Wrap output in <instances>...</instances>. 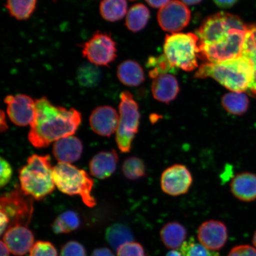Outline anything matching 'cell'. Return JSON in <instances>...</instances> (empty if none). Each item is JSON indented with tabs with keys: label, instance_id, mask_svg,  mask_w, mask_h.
Returning <instances> with one entry per match:
<instances>
[{
	"label": "cell",
	"instance_id": "cell-1",
	"mask_svg": "<svg viewBox=\"0 0 256 256\" xmlns=\"http://www.w3.org/2000/svg\"><path fill=\"white\" fill-rule=\"evenodd\" d=\"M35 111L28 140L38 149L73 136L82 122V114L78 110L54 105L46 97L35 100Z\"/></svg>",
	"mask_w": 256,
	"mask_h": 256
},
{
	"label": "cell",
	"instance_id": "cell-2",
	"mask_svg": "<svg viewBox=\"0 0 256 256\" xmlns=\"http://www.w3.org/2000/svg\"><path fill=\"white\" fill-rule=\"evenodd\" d=\"M194 78H210L229 90L244 92L248 91L254 78V68L248 60L240 56L219 62H204L200 66Z\"/></svg>",
	"mask_w": 256,
	"mask_h": 256
},
{
	"label": "cell",
	"instance_id": "cell-3",
	"mask_svg": "<svg viewBox=\"0 0 256 256\" xmlns=\"http://www.w3.org/2000/svg\"><path fill=\"white\" fill-rule=\"evenodd\" d=\"M50 155L34 154L19 171L20 190L25 196L40 200L55 190Z\"/></svg>",
	"mask_w": 256,
	"mask_h": 256
},
{
	"label": "cell",
	"instance_id": "cell-4",
	"mask_svg": "<svg viewBox=\"0 0 256 256\" xmlns=\"http://www.w3.org/2000/svg\"><path fill=\"white\" fill-rule=\"evenodd\" d=\"M54 180L62 193L70 196H79L90 208L96 206L92 196L94 181L84 170L80 169L70 163L58 162L53 168Z\"/></svg>",
	"mask_w": 256,
	"mask_h": 256
},
{
	"label": "cell",
	"instance_id": "cell-5",
	"mask_svg": "<svg viewBox=\"0 0 256 256\" xmlns=\"http://www.w3.org/2000/svg\"><path fill=\"white\" fill-rule=\"evenodd\" d=\"M164 55L175 68L192 72L198 66L199 38L196 34H172L166 36Z\"/></svg>",
	"mask_w": 256,
	"mask_h": 256
},
{
	"label": "cell",
	"instance_id": "cell-6",
	"mask_svg": "<svg viewBox=\"0 0 256 256\" xmlns=\"http://www.w3.org/2000/svg\"><path fill=\"white\" fill-rule=\"evenodd\" d=\"M120 99L116 142L120 152L127 153L132 148L133 140L138 132L140 114L138 104L130 92H122Z\"/></svg>",
	"mask_w": 256,
	"mask_h": 256
},
{
	"label": "cell",
	"instance_id": "cell-7",
	"mask_svg": "<svg viewBox=\"0 0 256 256\" xmlns=\"http://www.w3.org/2000/svg\"><path fill=\"white\" fill-rule=\"evenodd\" d=\"M238 16L226 12H219L208 16L196 32L199 38V46H212L226 40L233 32L238 28H246Z\"/></svg>",
	"mask_w": 256,
	"mask_h": 256
},
{
	"label": "cell",
	"instance_id": "cell-8",
	"mask_svg": "<svg viewBox=\"0 0 256 256\" xmlns=\"http://www.w3.org/2000/svg\"><path fill=\"white\" fill-rule=\"evenodd\" d=\"M81 46L83 56L96 66H108L116 58V42L106 32H95Z\"/></svg>",
	"mask_w": 256,
	"mask_h": 256
},
{
	"label": "cell",
	"instance_id": "cell-9",
	"mask_svg": "<svg viewBox=\"0 0 256 256\" xmlns=\"http://www.w3.org/2000/svg\"><path fill=\"white\" fill-rule=\"evenodd\" d=\"M246 31L247 28L236 30L228 39L222 42L212 46H199V56L206 62L215 63L241 56Z\"/></svg>",
	"mask_w": 256,
	"mask_h": 256
},
{
	"label": "cell",
	"instance_id": "cell-10",
	"mask_svg": "<svg viewBox=\"0 0 256 256\" xmlns=\"http://www.w3.org/2000/svg\"><path fill=\"white\" fill-rule=\"evenodd\" d=\"M21 190H16L2 194L0 200V212L10 220V226H26L30 222L34 207L32 198H26Z\"/></svg>",
	"mask_w": 256,
	"mask_h": 256
},
{
	"label": "cell",
	"instance_id": "cell-11",
	"mask_svg": "<svg viewBox=\"0 0 256 256\" xmlns=\"http://www.w3.org/2000/svg\"><path fill=\"white\" fill-rule=\"evenodd\" d=\"M193 181V176L186 166L176 164L163 171L160 185L164 193L169 196L177 197L186 194Z\"/></svg>",
	"mask_w": 256,
	"mask_h": 256
},
{
	"label": "cell",
	"instance_id": "cell-12",
	"mask_svg": "<svg viewBox=\"0 0 256 256\" xmlns=\"http://www.w3.org/2000/svg\"><path fill=\"white\" fill-rule=\"evenodd\" d=\"M190 10L178 0H172L160 8L158 20L162 30L172 34L183 30L190 24Z\"/></svg>",
	"mask_w": 256,
	"mask_h": 256
},
{
	"label": "cell",
	"instance_id": "cell-13",
	"mask_svg": "<svg viewBox=\"0 0 256 256\" xmlns=\"http://www.w3.org/2000/svg\"><path fill=\"white\" fill-rule=\"evenodd\" d=\"M7 113L16 126H26L33 122L35 117V100L30 96L19 94L8 95L4 98Z\"/></svg>",
	"mask_w": 256,
	"mask_h": 256
},
{
	"label": "cell",
	"instance_id": "cell-14",
	"mask_svg": "<svg viewBox=\"0 0 256 256\" xmlns=\"http://www.w3.org/2000/svg\"><path fill=\"white\" fill-rule=\"evenodd\" d=\"M198 238L204 247L212 251H218L228 240V229L226 224L220 220H207L199 227Z\"/></svg>",
	"mask_w": 256,
	"mask_h": 256
},
{
	"label": "cell",
	"instance_id": "cell-15",
	"mask_svg": "<svg viewBox=\"0 0 256 256\" xmlns=\"http://www.w3.org/2000/svg\"><path fill=\"white\" fill-rule=\"evenodd\" d=\"M89 122L94 133L102 136L110 137L116 132L119 115L110 106H102L92 112Z\"/></svg>",
	"mask_w": 256,
	"mask_h": 256
},
{
	"label": "cell",
	"instance_id": "cell-16",
	"mask_svg": "<svg viewBox=\"0 0 256 256\" xmlns=\"http://www.w3.org/2000/svg\"><path fill=\"white\" fill-rule=\"evenodd\" d=\"M34 236L27 226H14L6 230L2 242L9 251L16 256H24L30 251L34 244Z\"/></svg>",
	"mask_w": 256,
	"mask_h": 256
},
{
	"label": "cell",
	"instance_id": "cell-17",
	"mask_svg": "<svg viewBox=\"0 0 256 256\" xmlns=\"http://www.w3.org/2000/svg\"><path fill=\"white\" fill-rule=\"evenodd\" d=\"M230 191L236 199L244 202L256 200V174L242 172L236 174L230 184Z\"/></svg>",
	"mask_w": 256,
	"mask_h": 256
},
{
	"label": "cell",
	"instance_id": "cell-18",
	"mask_svg": "<svg viewBox=\"0 0 256 256\" xmlns=\"http://www.w3.org/2000/svg\"><path fill=\"white\" fill-rule=\"evenodd\" d=\"M83 146L81 140L72 136L60 139L54 142L53 154L58 162L71 163L81 158Z\"/></svg>",
	"mask_w": 256,
	"mask_h": 256
},
{
	"label": "cell",
	"instance_id": "cell-19",
	"mask_svg": "<svg viewBox=\"0 0 256 256\" xmlns=\"http://www.w3.org/2000/svg\"><path fill=\"white\" fill-rule=\"evenodd\" d=\"M118 160V153L114 150L98 152L89 162L90 172L98 179L110 178L116 171Z\"/></svg>",
	"mask_w": 256,
	"mask_h": 256
},
{
	"label": "cell",
	"instance_id": "cell-20",
	"mask_svg": "<svg viewBox=\"0 0 256 256\" xmlns=\"http://www.w3.org/2000/svg\"><path fill=\"white\" fill-rule=\"evenodd\" d=\"M180 88L177 79L170 74L159 76L154 80L152 92L156 100L166 104L175 100Z\"/></svg>",
	"mask_w": 256,
	"mask_h": 256
},
{
	"label": "cell",
	"instance_id": "cell-21",
	"mask_svg": "<svg viewBox=\"0 0 256 256\" xmlns=\"http://www.w3.org/2000/svg\"><path fill=\"white\" fill-rule=\"evenodd\" d=\"M117 76L123 84L136 87L145 81V74L142 66L133 60H126L120 64Z\"/></svg>",
	"mask_w": 256,
	"mask_h": 256
},
{
	"label": "cell",
	"instance_id": "cell-22",
	"mask_svg": "<svg viewBox=\"0 0 256 256\" xmlns=\"http://www.w3.org/2000/svg\"><path fill=\"white\" fill-rule=\"evenodd\" d=\"M186 236V229L178 222H168L162 227L160 231V238L163 244L171 250L181 247Z\"/></svg>",
	"mask_w": 256,
	"mask_h": 256
},
{
	"label": "cell",
	"instance_id": "cell-23",
	"mask_svg": "<svg viewBox=\"0 0 256 256\" xmlns=\"http://www.w3.org/2000/svg\"><path fill=\"white\" fill-rule=\"evenodd\" d=\"M241 56L248 60L252 64L254 78L248 91L252 96H256V24L248 26Z\"/></svg>",
	"mask_w": 256,
	"mask_h": 256
},
{
	"label": "cell",
	"instance_id": "cell-24",
	"mask_svg": "<svg viewBox=\"0 0 256 256\" xmlns=\"http://www.w3.org/2000/svg\"><path fill=\"white\" fill-rule=\"evenodd\" d=\"M222 104L230 114L242 116L248 112L250 102L248 96L244 92H232L222 96Z\"/></svg>",
	"mask_w": 256,
	"mask_h": 256
},
{
	"label": "cell",
	"instance_id": "cell-25",
	"mask_svg": "<svg viewBox=\"0 0 256 256\" xmlns=\"http://www.w3.org/2000/svg\"><path fill=\"white\" fill-rule=\"evenodd\" d=\"M150 16L149 10L145 5L140 3L134 5L127 12L126 26L131 32H140L148 24Z\"/></svg>",
	"mask_w": 256,
	"mask_h": 256
},
{
	"label": "cell",
	"instance_id": "cell-26",
	"mask_svg": "<svg viewBox=\"0 0 256 256\" xmlns=\"http://www.w3.org/2000/svg\"><path fill=\"white\" fill-rule=\"evenodd\" d=\"M105 238L108 244L117 251L122 246L132 242L134 236L128 226L117 223L108 226L106 230Z\"/></svg>",
	"mask_w": 256,
	"mask_h": 256
},
{
	"label": "cell",
	"instance_id": "cell-27",
	"mask_svg": "<svg viewBox=\"0 0 256 256\" xmlns=\"http://www.w3.org/2000/svg\"><path fill=\"white\" fill-rule=\"evenodd\" d=\"M100 14L104 20L115 22L122 20L127 14L126 0H102Z\"/></svg>",
	"mask_w": 256,
	"mask_h": 256
},
{
	"label": "cell",
	"instance_id": "cell-28",
	"mask_svg": "<svg viewBox=\"0 0 256 256\" xmlns=\"http://www.w3.org/2000/svg\"><path fill=\"white\" fill-rule=\"evenodd\" d=\"M36 4L37 0H7L6 8L12 17L25 20L34 14Z\"/></svg>",
	"mask_w": 256,
	"mask_h": 256
},
{
	"label": "cell",
	"instance_id": "cell-29",
	"mask_svg": "<svg viewBox=\"0 0 256 256\" xmlns=\"http://www.w3.org/2000/svg\"><path fill=\"white\" fill-rule=\"evenodd\" d=\"M81 220L78 214L73 210H67L60 214L52 225L53 232L57 234H67L80 228Z\"/></svg>",
	"mask_w": 256,
	"mask_h": 256
},
{
	"label": "cell",
	"instance_id": "cell-30",
	"mask_svg": "<svg viewBox=\"0 0 256 256\" xmlns=\"http://www.w3.org/2000/svg\"><path fill=\"white\" fill-rule=\"evenodd\" d=\"M101 78L100 69L91 63L82 64L76 72V79L79 84L86 88L96 87L101 81Z\"/></svg>",
	"mask_w": 256,
	"mask_h": 256
},
{
	"label": "cell",
	"instance_id": "cell-31",
	"mask_svg": "<svg viewBox=\"0 0 256 256\" xmlns=\"http://www.w3.org/2000/svg\"><path fill=\"white\" fill-rule=\"evenodd\" d=\"M123 174L130 180H137L146 176V168L142 158L132 156L124 160L122 168Z\"/></svg>",
	"mask_w": 256,
	"mask_h": 256
},
{
	"label": "cell",
	"instance_id": "cell-32",
	"mask_svg": "<svg viewBox=\"0 0 256 256\" xmlns=\"http://www.w3.org/2000/svg\"><path fill=\"white\" fill-rule=\"evenodd\" d=\"M146 66L152 68L149 72V76L154 79L159 76L174 71L175 70V67L169 62L164 54L158 57H150L147 62Z\"/></svg>",
	"mask_w": 256,
	"mask_h": 256
},
{
	"label": "cell",
	"instance_id": "cell-33",
	"mask_svg": "<svg viewBox=\"0 0 256 256\" xmlns=\"http://www.w3.org/2000/svg\"><path fill=\"white\" fill-rule=\"evenodd\" d=\"M180 251L183 256H220L219 252L207 248L193 238L184 242Z\"/></svg>",
	"mask_w": 256,
	"mask_h": 256
},
{
	"label": "cell",
	"instance_id": "cell-34",
	"mask_svg": "<svg viewBox=\"0 0 256 256\" xmlns=\"http://www.w3.org/2000/svg\"><path fill=\"white\" fill-rule=\"evenodd\" d=\"M30 256H58V252L52 243L38 241L31 248Z\"/></svg>",
	"mask_w": 256,
	"mask_h": 256
},
{
	"label": "cell",
	"instance_id": "cell-35",
	"mask_svg": "<svg viewBox=\"0 0 256 256\" xmlns=\"http://www.w3.org/2000/svg\"><path fill=\"white\" fill-rule=\"evenodd\" d=\"M116 256H146V250L140 243L131 242L118 250Z\"/></svg>",
	"mask_w": 256,
	"mask_h": 256
},
{
	"label": "cell",
	"instance_id": "cell-36",
	"mask_svg": "<svg viewBox=\"0 0 256 256\" xmlns=\"http://www.w3.org/2000/svg\"><path fill=\"white\" fill-rule=\"evenodd\" d=\"M86 249L82 244L70 241L62 246L60 256H86Z\"/></svg>",
	"mask_w": 256,
	"mask_h": 256
},
{
	"label": "cell",
	"instance_id": "cell-37",
	"mask_svg": "<svg viewBox=\"0 0 256 256\" xmlns=\"http://www.w3.org/2000/svg\"><path fill=\"white\" fill-rule=\"evenodd\" d=\"M1 162V174H0V186L3 188L7 185L10 181L12 170L10 163L4 158L1 156L0 160Z\"/></svg>",
	"mask_w": 256,
	"mask_h": 256
},
{
	"label": "cell",
	"instance_id": "cell-38",
	"mask_svg": "<svg viewBox=\"0 0 256 256\" xmlns=\"http://www.w3.org/2000/svg\"><path fill=\"white\" fill-rule=\"evenodd\" d=\"M228 256H256V248L248 244L236 246L230 250Z\"/></svg>",
	"mask_w": 256,
	"mask_h": 256
},
{
	"label": "cell",
	"instance_id": "cell-39",
	"mask_svg": "<svg viewBox=\"0 0 256 256\" xmlns=\"http://www.w3.org/2000/svg\"><path fill=\"white\" fill-rule=\"evenodd\" d=\"M215 4L222 8H231L234 6L238 0H213Z\"/></svg>",
	"mask_w": 256,
	"mask_h": 256
},
{
	"label": "cell",
	"instance_id": "cell-40",
	"mask_svg": "<svg viewBox=\"0 0 256 256\" xmlns=\"http://www.w3.org/2000/svg\"><path fill=\"white\" fill-rule=\"evenodd\" d=\"M91 256H114V255L110 249L102 248L95 249Z\"/></svg>",
	"mask_w": 256,
	"mask_h": 256
},
{
	"label": "cell",
	"instance_id": "cell-41",
	"mask_svg": "<svg viewBox=\"0 0 256 256\" xmlns=\"http://www.w3.org/2000/svg\"><path fill=\"white\" fill-rule=\"evenodd\" d=\"M146 2L153 8H161L170 1V0H146Z\"/></svg>",
	"mask_w": 256,
	"mask_h": 256
},
{
	"label": "cell",
	"instance_id": "cell-42",
	"mask_svg": "<svg viewBox=\"0 0 256 256\" xmlns=\"http://www.w3.org/2000/svg\"><path fill=\"white\" fill-rule=\"evenodd\" d=\"M0 217H1V234L2 235L10 225V220L4 213L1 212H0Z\"/></svg>",
	"mask_w": 256,
	"mask_h": 256
},
{
	"label": "cell",
	"instance_id": "cell-43",
	"mask_svg": "<svg viewBox=\"0 0 256 256\" xmlns=\"http://www.w3.org/2000/svg\"><path fill=\"white\" fill-rule=\"evenodd\" d=\"M8 129L7 122H6V114L2 110L0 114V130L1 132H4Z\"/></svg>",
	"mask_w": 256,
	"mask_h": 256
},
{
	"label": "cell",
	"instance_id": "cell-44",
	"mask_svg": "<svg viewBox=\"0 0 256 256\" xmlns=\"http://www.w3.org/2000/svg\"><path fill=\"white\" fill-rule=\"evenodd\" d=\"M1 256H10V252L7 246H6L4 242L2 241L1 242Z\"/></svg>",
	"mask_w": 256,
	"mask_h": 256
},
{
	"label": "cell",
	"instance_id": "cell-45",
	"mask_svg": "<svg viewBox=\"0 0 256 256\" xmlns=\"http://www.w3.org/2000/svg\"><path fill=\"white\" fill-rule=\"evenodd\" d=\"M202 0H182L186 5H196L199 4Z\"/></svg>",
	"mask_w": 256,
	"mask_h": 256
},
{
	"label": "cell",
	"instance_id": "cell-46",
	"mask_svg": "<svg viewBox=\"0 0 256 256\" xmlns=\"http://www.w3.org/2000/svg\"><path fill=\"white\" fill-rule=\"evenodd\" d=\"M166 256H183V255H182L181 252L178 250H171Z\"/></svg>",
	"mask_w": 256,
	"mask_h": 256
},
{
	"label": "cell",
	"instance_id": "cell-47",
	"mask_svg": "<svg viewBox=\"0 0 256 256\" xmlns=\"http://www.w3.org/2000/svg\"><path fill=\"white\" fill-rule=\"evenodd\" d=\"M252 242L254 247L256 248V231L254 233V236H252Z\"/></svg>",
	"mask_w": 256,
	"mask_h": 256
},
{
	"label": "cell",
	"instance_id": "cell-48",
	"mask_svg": "<svg viewBox=\"0 0 256 256\" xmlns=\"http://www.w3.org/2000/svg\"><path fill=\"white\" fill-rule=\"evenodd\" d=\"M130 1H135V0H130Z\"/></svg>",
	"mask_w": 256,
	"mask_h": 256
}]
</instances>
